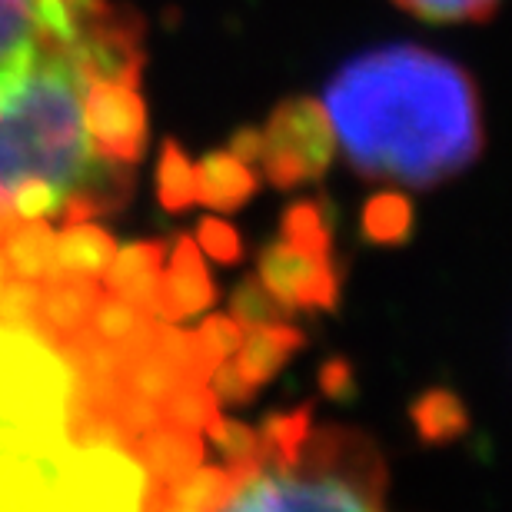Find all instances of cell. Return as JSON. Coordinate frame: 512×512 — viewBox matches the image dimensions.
Segmentation results:
<instances>
[{"mask_svg":"<svg viewBox=\"0 0 512 512\" xmlns=\"http://www.w3.org/2000/svg\"><path fill=\"white\" fill-rule=\"evenodd\" d=\"M143 24L110 0H0V240L20 220H94L130 200L133 167L97 153L84 94L140 80Z\"/></svg>","mask_w":512,"mask_h":512,"instance_id":"cell-1","label":"cell"},{"mask_svg":"<svg viewBox=\"0 0 512 512\" xmlns=\"http://www.w3.org/2000/svg\"><path fill=\"white\" fill-rule=\"evenodd\" d=\"M323 110L346 160L370 180L433 187L483 153L473 77L413 44L350 60L326 87Z\"/></svg>","mask_w":512,"mask_h":512,"instance_id":"cell-2","label":"cell"},{"mask_svg":"<svg viewBox=\"0 0 512 512\" xmlns=\"http://www.w3.org/2000/svg\"><path fill=\"white\" fill-rule=\"evenodd\" d=\"M74 370L47 336L0 323V509H70Z\"/></svg>","mask_w":512,"mask_h":512,"instance_id":"cell-3","label":"cell"},{"mask_svg":"<svg viewBox=\"0 0 512 512\" xmlns=\"http://www.w3.org/2000/svg\"><path fill=\"white\" fill-rule=\"evenodd\" d=\"M386 466L363 433L310 429L300 453L283 469H260L233 489L223 509H383Z\"/></svg>","mask_w":512,"mask_h":512,"instance_id":"cell-4","label":"cell"},{"mask_svg":"<svg viewBox=\"0 0 512 512\" xmlns=\"http://www.w3.org/2000/svg\"><path fill=\"white\" fill-rule=\"evenodd\" d=\"M260 137V167L273 187L293 190L330 170L336 137L323 104L310 97L283 100L270 114L266 130H260Z\"/></svg>","mask_w":512,"mask_h":512,"instance_id":"cell-5","label":"cell"},{"mask_svg":"<svg viewBox=\"0 0 512 512\" xmlns=\"http://www.w3.org/2000/svg\"><path fill=\"white\" fill-rule=\"evenodd\" d=\"M140 80L100 77L84 94V130L97 153L137 167L147 147V104L140 97Z\"/></svg>","mask_w":512,"mask_h":512,"instance_id":"cell-6","label":"cell"},{"mask_svg":"<svg viewBox=\"0 0 512 512\" xmlns=\"http://www.w3.org/2000/svg\"><path fill=\"white\" fill-rule=\"evenodd\" d=\"M266 290L283 306L300 310H336L340 300V273L333 266V250L303 247L280 237L260 253V273Z\"/></svg>","mask_w":512,"mask_h":512,"instance_id":"cell-7","label":"cell"},{"mask_svg":"<svg viewBox=\"0 0 512 512\" xmlns=\"http://www.w3.org/2000/svg\"><path fill=\"white\" fill-rule=\"evenodd\" d=\"M217 300V286L210 283V273L203 266L200 247L193 237H180L167 270H160L157 283V303H153V316L160 323H183L193 313L207 310Z\"/></svg>","mask_w":512,"mask_h":512,"instance_id":"cell-8","label":"cell"},{"mask_svg":"<svg viewBox=\"0 0 512 512\" xmlns=\"http://www.w3.org/2000/svg\"><path fill=\"white\" fill-rule=\"evenodd\" d=\"M133 456L140 459L143 473L150 479V493H147L143 509H153L163 489L173 486L177 479H183L200 466V459H203L200 433L173 426V423H160L157 429H150L147 436L137 439Z\"/></svg>","mask_w":512,"mask_h":512,"instance_id":"cell-9","label":"cell"},{"mask_svg":"<svg viewBox=\"0 0 512 512\" xmlns=\"http://www.w3.org/2000/svg\"><path fill=\"white\" fill-rule=\"evenodd\" d=\"M104 293L100 280H80V276H54L44 280V296H40V323L37 333L50 343H64L80 330H87L90 313Z\"/></svg>","mask_w":512,"mask_h":512,"instance_id":"cell-10","label":"cell"},{"mask_svg":"<svg viewBox=\"0 0 512 512\" xmlns=\"http://www.w3.org/2000/svg\"><path fill=\"white\" fill-rule=\"evenodd\" d=\"M163 243H130V247H120L114 253V260L107 263L104 276H100V286L104 293H114L120 300H127L140 310L153 313V303H157V283H160V270H163Z\"/></svg>","mask_w":512,"mask_h":512,"instance_id":"cell-11","label":"cell"},{"mask_svg":"<svg viewBox=\"0 0 512 512\" xmlns=\"http://www.w3.org/2000/svg\"><path fill=\"white\" fill-rule=\"evenodd\" d=\"M117 243L107 230H100L97 223L77 220L67 223L64 230L54 237V266L50 276H80V280H100L107 270V263L114 260Z\"/></svg>","mask_w":512,"mask_h":512,"instance_id":"cell-12","label":"cell"},{"mask_svg":"<svg viewBox=\"0 0 512 512\" xmlns=\"http://www.w3.org/2000/svg\"><path fill=\"white\" fill-rule=\"evenodd\" d=\"M256 193V173L250 163H243L237 153L217 150L207 153L197 163V203H207L210 210L233 213Z\"/></svg>","mask_w":512,"mask_h":512,"instance_id":"cell-13","label":"cell"},{"mask_svg":"<svg viewBox=\"0 0 512 512\" xmlns=\"http://www.w3.org/2000/svg\"><path fill=\"white\" fill-rule=\"evenodd\" d=\"M303 346V333L293 330L290 323H266L243 330V340L237 346V370L247 376L250 386H263L273 380V373L290 360Z\"/></svg>","mask_w":512,"mask_h":512,"instance_id":"cell-14","label":"cell"},{"mask_svg":"<svg viewBox=\"0 0 512 512\" xmlns=\"http://www.w3.org/2000/svg\"><path fill=\"white\" fill-rule=\"evenodd\" d=\"M54 237L57 233L50 230L47 220H20L17 227L0 240L10 276L44 283L50 276V266H54Z\"/></svg>","mask_w":512,"mask_h":512,"instance_id":"cell-15","label":"cell"},{"mask_svg":"<svg viewBox=\"0 0 512 512\" xmlns=\"http://www.w3.org/2000/svg\"><path fill=\"white\" fill-rule=\"evenodd\" d=\"M237 489V473L227 466H197L193 473L177 479L173 486H167L157 496V506L153 509H223L227 499Z\"/></svg>","mask_w":512,"mask_h":512,"instance_id":"cell-16","label":"cell"},{"mask_svg":"<svg viewBox=\"0 0 512 512\" xmlns=\"http://www.w3.org/2000/svg\"><path fill=\"white\" fill-rule=\"evenodd\" d=\"M310 416H313L310 406L293 409V413L266 416V423L260 429V449H263L260 469H283L293 463L306 433H310ZM260 469H256V473H260Z\"/></svg>","mask_w":512,"mask_h":512,"instance_id":"cell-17","label":"cell"},{"mask_svg":"<svg viewBox=\"0 0 512 512\" xmlns=\"http://www.w3.org/2000/svg\"><path fill=\"white\" fill-rule=\"evenodd\" d=\"M157 200L163 210H187L197 203V167L187 160L177 140H163L157 163Z\"/></svg>","mask_w":512,"mask_h":512,"instance_id":"cell-18","label":"cell"},{"mask_svg":"<svg viewBox=\"0 0 512 512\" xmlns=\"http://www.w3.org/2000/svg\"><path fill=\"white\" fill-rule=\"evenodd\" d=\"M413 423L426 443H446V439H456L466 433L469 416L453 393H446V389H429L426 396L416 399Z\"/></svg>","mask_w":512,"mask_h":512,"instance_id":"cell-19","label":"cell"},{"mask_svg":"<svg viewBox=\"0 0 512 512\" xmlns=\"http://www.w3.org/2000/svg\"><path fill=\"white\" fill-rule=\"evenodd\" d=\"M363 233L373 243L393 247V243L409 240L413 233V203L403 193H380L363 207Z\"/></svg>","mask_w":512,"mask_h":512,"instance_id":"cell-20","label":"cell"},{"mask_svg":"<svg viewBox=\"0 0 512 512\" xmlns=\"http://www.w3.org/2000/svg\"><path fill=\"white\" fill-rule=\"evenodd\" d=\"M163 423L207 433V426L220 416V399L207 383H183L160 403Z\"/></svg>","mask_w":512,"mask_h":512,"instance_id":"cell-21","label":"cell"},{"mask_svg":"<svg viewBox=\"0 0 512 512\" xmlns=\"http://www.w3.org/2000/svg\"><path fill=\"white\" fill-rule=\"evenodd\" d=\"M124 386H127V393H137L143 399H153V403H163L173 389L183 386V380H180L177 366H173L167 356L150 350V353H140L124 363Z\"/></svg>","mask_w":512,"mask_h":512,"instance_id":"cell-22","label":"cell"},{"mask_svg":"<svg viewBox=\"0 0 512 512\" xmlns=\"http://www.w3.org/2000/svg\"><path fill=\"white\" fill-rule=\"evenodd\" d=\"M230 316L237 320L240 330H253V326H266V323H290V306L276 300L260 280H247L233 293Z\"/></svg>","mask_w":512,"mask_h":512,"instance_id":"cell-23","label":"cell"},{"mask_svg":"<svg viewBox=\"0 0 512 512\" xmlns=\"http://www.w3.org/2000/svg\"><path fill=\"white\" fill-rule=\"evenodd\" d=\"M40 296H44V283H40V280H20V276H7L4 286H0V323L37 330Z\"/></svg>","mask_w":512,"mask_h":512,"instance_id":"cell-24","label":"cell"},{"mask_svg":"<svg viewBox=\"0 0 512 512\" xmlns=\"http://www.w3.org/2000/svg\"><path fill=\"white\" fill-rule=\"evenodd\" d=\"M393 4L433 24H459V20L493 17L499 0H393Z\"/></svg>","mask_w":512,"mask_h":512,"instance_id":"cell-25","label":"cell"},{"mask_svg":"<svg viewBox=\"0 0 512 512\" xmlns=\"http://www.w3.org/2000/svg\"><path fill=\"white\" fill-rule=\"evenodd\" d=\"M280 237L303 243V247H330V227H326V210L316 200H300L293 207H286L283 213V233Z\"/></svg>","mask_w":512,"mask_h":512,"instance_id":"cell-26","label":"cell"},{"mask_svg":"<svg viewBox=\"0 0 512 512\" xmlns=\"http://www.w3.org/2000/svg\"><path fill=\"white\" fill-rule=\"evenodd\" d=\"M197 247H200V250H207V253L213 256V260H220V263H237L240 256H243L240 233L233 230L227 220H217V217L200 220Z\"/></svg>","mask_w":512,"mask_h":512,"instance_id":"cell-27","label":"cell"},{"mask_svg":"<svg viewBox=\"0 0 512 512\" xmlns=\"http://www.w3.org/2000/svg\"><path fill=\"white\" fill-rule=\"evenodd\" d=\"M197 333L203 336V343H207L220 360H230V356L237 353L240 340H243V330L237 326L233 316H210Z\"/></svg>","mask_w":512,"mask_h":512,"instance_id":"cell-28","label":"cell"},{"mask_svg":"<svg viewBox=\"0 0 512 512\" xmlns=\"http://www.w3.org/2000/svg\"><path fill=\"white\" fill-rule=\"evenodd\" d=\"M210 380H213V393H217L220 403H247V399L256 393V386L247 383V376H243L237 370V363H227V360H220L217 363V370L210 373Z\"/></svg>","mask_w":512,"mask_h":512,"instance_id":"cell-29","label":"cell"},{"mask_svg":"<svg viewBox=\"0 0 512 512\" xmlns=\"http://www.w3.org/2000/svg\"><path fill=\"white\" fill-rule=\"evenodd\" d=\"M260 150H263V137L260 130H237L230 140V153H237V157L243 163H250V167H256L260 163Z\"/></svg>","mask_w":512,"mask_h":512,"instance_id":"cell-30","label":"cell"},{"mask_svg":"<svg viewBox=\"0 0 512 512\" xmlns=\"http://www.w3.org/2000/svg\"><path fill=\"white\" fill-rule=\"evenodd\" d=\"M323 389H326L330 396L350 393V389H353V373H350V366L340 363V360L326 366V370H323Z\"/></svg>","mask_w":512,"mask_h":512,"instance_id":"cell-31","label":"cell"},{"mask_svg":"<svg viewBox=\"0 0 512 512\" xmlns=\"http://www.w3.org/2000/svg\"><path fill=\"white\" fill-rule=\"evenodd\" d=\"M10 276V270H7V260H4V250H0V286H4V280Z\"/></svg>","mask_w":512,"mask_h":512,"instance_id":"cell-32","label":"cell"}]
</instances>
